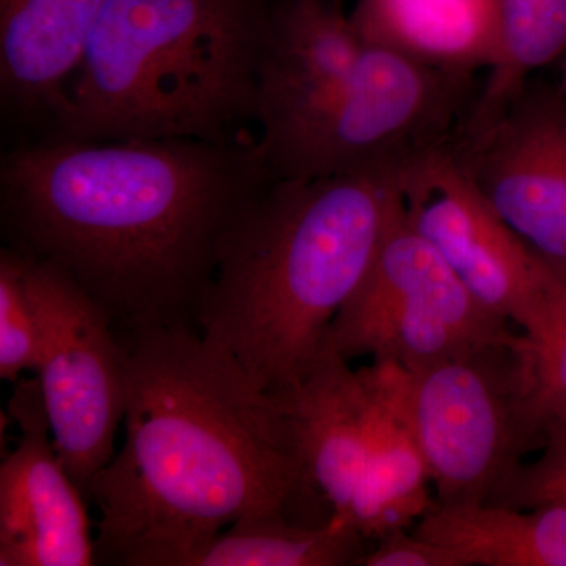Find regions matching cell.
Returning <instances> with one entry per match:
<instances>
[{
  "label": "cell",
  "instance_id": "4",
  "mask_svg": "<svg viewBox=\"0 0 566 566\" xmlns=\"http://www.w3.org/2000/svg\"><path fill=\"white\" fill-rule=\"evenodd\" d=\"M275 0H106L65 102L39 139L256 136Z\"/></svg>",
  "mask_w": 566,
  "mask_h": 566
},
{
  "label": "cell",
  "instance_id": "8",
  "mask_svg": "<svg viewBox=\"0 0 566 566\" xmlns=\"http://www.w3.org/2000/svg\"><path fill=\"white\" fill-rule=\"evenodd\" d=\"M21 256L43 335L36 374L52 442L88 502L93 480L114 458L125 417L122 344L109 316L80 283L50 263Z\"/></svg>",
  "mask_w": 566,
  "mask_h": 566
},
{
  "label": "cell",
  "instance_id": "5",
  "mask_svg": "<svg viewBox=\"0 0 566 566\" xmlns=\"http://www.w3.org/2000/svg\"><path fill=\"white\" fill-rule=\"evenodd\" d=\"M474 80L371 43L346 80L260 126V153L274 177L293 180L400 169L455 139Z\"/></svg>",
  "mask_w": 566,
  "mask_h": 566
},
{
  "label": "cell",
  "instance_id": "13",
  "mask_svg": "<svg viewBox=\"0 0 566 566\" xmlns=\"http://www.w3.org/2000/svg\"><path fill=\"white\" fill-rule=\"evenodd\" d=\"M106 0H0V103L39 137L80 69ZM36 137V139H39Z\"/></svg>",
  "mask_w": 566,
  "mask_h": 566
},
{
  "label": "cell",
  "instance_id": "3",
  "mask_svg": "<svg viewBox=\"0 0 566 566\" xmlns=\"http://www.w3.org/2000/svg\"><path fill=\"white\" fill-rule=\"evenodd\" d=\"M400 169L273 175L234 226L197 331L256 389L282 392L314 367L334 319L403 219Z\"/></svg>",
  "mask_w": 566,
  "mask_h": 566
},
{
  "label": "cell",
  "instance_id": "17",
  "mask_svg": "<svg viewBox=\"0 0 566 566\" xmlns=\"http://www.w3.org/2000/svg\"><path fill=\"white\" fill-rule=\"evenodd\" d=\"M416 534L452 547L465 566H566V506L521 510L436 501Z\"/></svg>",
  "mask_w": 566,
  "mask_h": 566
},
{
  "label": "cell",
  "instance_id": "11",
  "mask_svg": "<svg viewBox=\"0 0 566 566\" xmlns=\"http://www.w3.org/2000/svg\"><path fill=\"white\" fill-rule=\"evenodd\" d=\"M9 412L21 439L0 465V566L96 564L87 501L55 452L39 378L18 379Z\"/></svg>",
  "mask_w": 566,
  "mask_h": 566
},
{
  "label": "cell",
  "instance_id": "23",
  "mask_svg": "<svg viewBox=\"0 0 566 566\" xmlns=\"http://www.w3.org/2000/svg\"><path fill=\"white\" fill-rule=\"evenodd\" d=\"M363 566H465L464 558L452 547L412 532L395 531L378 539L376 549L368 551Z\"/></svg>",
  "mask_w": 566,
  "mask_h": 566
},
{
  "label": "cell",
  "instance_id": "9",
  "mask_svg": "<svg viewBox=\"0 0 566 566\" xmlns=\"http://www.w3.org/2000/svg\"><path fill=\"white\" fill-rule=\"evenodd\" d=\"M405 219L428 241L483 307L524 334L545 308L553 266L535 255L476 188L452 142L400 169Z\"/></svg>",
  "mask_w": 566,
  "mask_h": 566
},
{
  "label": "cell",
  "instance_id": "12",
  "mask_svg": "<svg viewBox=\"0 0 566 566\" xmlns=\"http://www.w3.org/2000/svg\"><path fill=\"white\" fill-rule=\"evenodd\" d=\"M271 395L292 423L308 475L333 509L331 521L348 526L346 515L370 458L375 422L367 370H353L348 359L324 346L300 382Z\"/></svg>",
  "mask_w": 566,
  "mask_h": 566
},
{
  "label": "cell",
  "instance_id": "6",
  "mask_svg": "<svg viewBox=\"0 0 566 566\" xmlns=\"http://www.w3.org/2000/svg\"><path fill=\"white\" fill-rule=\"evenodd\" d=\"M524 335L422 370L397 365V392L441 504H490L526 455Z\"/></svg>",
  "mask_w": 566,
  "mask_h": 566
},
{
  "label": "cell",
  "instance_id": "10",
  "mask_svg": "<svg viewBox=\"0 0 566 566\" xmlns=\"http://www.w3.org/2000/svg\"><path fill=\"white\" fill-rule=\"evenodd\" d=\"M452 147L506 227L566 273V104L527 85L497 120Z\"/></svg>",
  "mask_w": 566,
  "mask_h": 566
},
{
  "label": "cell",
  "instance_id": "18",
  "mask_svg": "<svg viewBox=\"0 0 566 566\" xmlns=\"http://www.w3.org/2000/svg\"><path fill=\"white\" fill-rule=\"evenodd\" d=\"M497 43L483 87L458 139H471L497 120L536 71L566 54V0H495Z\"/></svg>",
  "mask_w": 566,
  "mask_h": 566
},
{
  "label": "cell",
  "instance_id": "24",
  "mask_svg": "<svg viewBox=\"0 0 566 566\" xmlns=\"http://www.w3.org/2000/svg\"><path fill=\"white\" fill-rule=\"evenodd\" d=\"M564 85H565V91H566V54L564 55Z\"/></svg>",
  "mask_w": 566,
  "mask_h": 566
},
{
  "label": "cell",
  "instance_id": "7",
  "mask_svg": "<svg viewBox=\"0 0 566 566\" xmlns=\"http://www.w3.org/2000/svg\"><path fill=\"white\" fill-rule=\"evenodd\" d=\"M509 322L483 307L436 252L401 219L382 244L324 346L345 359L374 354L422 370L485 345L516 344Z\"/></svg>",
  "mask_w": 566,
  "mask_h": 566
},
{
  "label": "cell",
  "instance_id": "19",
  "mask_svg": "<svg viewBox=\"0 0 566 566\" xmlns=\"http://www.w3.org/2000/svg\"><path fill=\"white\" fill-rule=\"evenodd\" d=\"M359 532L334 521L305 524L282 515L243 517L223 528L189 566L360 565L368 551Z\"/></svg>",
  "mask_w": 566,
  "mask_h": 566
},
{
  "label": "cell",
  "instance_id": "1",
  "mask_svg": "<svg viewBox=\"0 0 566 566\" xmlns=\"http://www.w3.org/2000/svg\"><path fill=\"white\" fill-rule=\"evenodd\" d=\"M271 177L256 136L35 139L3 153V234L80 283L117 333L197 331L227 238Z\"/></svg>",
  "mask_w": 566,
  "mask_h": 566
},
{
  "label": "cell",
  "instance_id": "21",
  "mask_svg": "<svg viewBox=\"0 0 566 566\" xmlns=\"http://www.w3.org/2000/svg\"><path fill=\"white\" fill-rule=\"evenodd\" d=\"M39 311L20 253L0 251V378L17 382L22 371L39 370L41 357Z\"/></svg>",
  "mask_w": 566,
  "mask_h": 566
},
{
  "label": "cell",
  "instance_id": "22",
  "mask_svg": "<svg viewBox=\"0 0 566 566\" xmlns=\"http://www.w3.org/2000/svg\"><path fill=\"white\" fill-rule=\"evenodd\" d=\"M490 504L521 510L566 506V420L547 431L542 457L517 465Z\"/></svg>",
  "mask_w": 566,
  "mask_h": 566
},
{
  "label": "cell",
  "instance_id": "16",
  "mask_svg": "<svg viewBox=\"0 0 566 566\" xmlns=\"http://www.w3.org/2000/svg\"><path fill=\"white\" fill-rule=\"evenodd\" d=\"M375 392L370 458L345 523L365 539L408 528L434 505L430 472L406 423L397 392V364L375 359L365 367Z\"/></svg>",
  "mask_w": 566,
  "mask_h": 566
},
{
  "label": "cell",
  "instance_id": "20",
  "mask_svg": "<svg viewBox=\"0 0 566 566\" xmlns=\"http://www.w3.org/2000/svg\"><path fill=\"white\" fill-rule=\"evenodd\" d=\"M524 338L527 382L521 428L528 452L543 447L547 431L566 420V273L551 270L542 318Z\"/></svg>",
  "mask_w": 566,
  "mask_h": 566
},
{
  "label": "cell",
  "instance_id": "15",
  "mask_svg": "<svg viewBox=\"0 0 566 566\" xmlns=\"http://www.w3.org/2000/svg\"><path fill=\"white\" fill-rule=\"evenodd\" d=\"M354 25L370 43L457 76L493 65L495 0H359Z\"/></svg>",
  "mask_w": 566,
  "mask_h": 566
},
{
  "label": "cell",
  "instance_id": "2",
  "mask_svg": "<svg viewBox=\"0 0 566 566\" xmlns=\"http://www.w3.org/2000/svg\"><path fill=\"white\" fill-rule=\"evenodd\" d=\"M117 335L125 442L88 493L102 516L96 564L189 566L248 516L331 523L281 403L229 354L191 327Z\"/></svg>",
  "mask_w": 566,
  "mask_h": 566
},
{
  "label": "cell",
  "instance_id": "14",
  "mask_svg": "<svg viewBox=\"0 0 566 566\" xmlns=\"http://www.w3.org/2000/svg\"><path fill=\"white\" fill-rule=\"evenodd\" d=\"M370 44L344 0H275L260 63L256 128L346 80Z\"/></svg>",
  "mask_w": 566,
  "mask_h": 566
}]
</instances>
